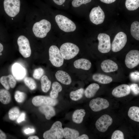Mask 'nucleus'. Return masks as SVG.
<instances>
[{
  "mask_svg": "<svg viewBox=\"0 0 139 139\" xmlns=\"http://www.w3.org/2000/svg\"><path fill=\"white\" fill-rule=\"evenodd\" d=\"M39 110L41 113L45 115L46 118L48 120L50 119L55 115V110L52 106L44 105L40 106L39 108Z\"/></svg>",
  "mask_w": 139,
  "mask_h": 139,
  "instance_id": "obj_21",
  "label": "nucleus"
},
{
  "mask_svg": "<svg viewBox=\"0 0 139 139\" xmlns=\"http://www.w3.org/2000/svg\"><path fill=\"white\" fill-rule=\"evenodd\" d=\"M92 0H73L72 5L74 7L80 6L82 4H86L90 2Z\"/></svg>",
  "mask_w": 139,
  "mask_h": 139,
  "instance_id": "obj_38",
  "label": "nucleus"
},
{
  "mask_svg": "<svg viewBox=\"0 0 139 139\" xmlns=\"http://www.w3.org/2000/svg\"><path fill=\"white\" fill-rule=\"evenodd\" d=\"M112 122V119L109 115H104L102 116L97 120L95 125L99 131L104 132L107 130Z\"/></svg>",
  "mask_w": 139,
  "mask_h": 139,
  "instance_id": "obj_13",
  "label": "nucleus"
},
{
  "mask_svg": "<svg viewBox=\"0 0 139 139\" xmlns=\"http://www.w3.org/2000/svg\"><path fill=\"white\" fill-rule=\"evenodd\" d=\"M3 45L0 43V53L2 52L3 50Z\"/></svg>",
  "mask_w": 139,
  "mask_h": 139,
  "instance_id": "obj_48",
  "label": "nucleus"
},
{
  "mask_svg": "<svg viewBox=\"0 0 139 139\" xmlns=\"http://www.w3.org/2000/svg\"><path fill=\"white\" fill-rule=\"evenodd\" d=\"M92 78L94 81L104 84L109 83L112 81V78L110 76L100 73L94 74Z\"/></svg>",
  "mask_w": 139,
  "mask_h": 139,
  "instance_id": "obj_22",
  "label": "nucleus"
},
{
  "mask_svg": "<svg viewBox=\"0 0 139 139\" xmlns=\"http://www.w3.org/2000/svg\"><path fill=\"white\" fill-rule=\"evenodd\" d=\"M73 65L76 68L86 70H89L91 66V63L89 60L83 58L75 60L74 62Z\"/></svg>",
  "mask_w": 139,
  "mask_h": 139,
  "instance_id": "obj_20",
  "label": "nucleus"
},
{
  "mask_svg": "<svg viewBox=\"0 0 139 139\" xmlns=\"http://www.w3.org/2000/svg\"><path fill=\"white\" fill-rule=\"evenodd\" d=\"M49 60L54 66L59 67L63 65L64 58L57 46L54 45L51 46L49 48Z\"/></svg>",
  "mask_w": 139,
  "mask_h": 139,
  "instance_id": "obj_5",
  "label": "nucleus"
},
{
  "mask_svg": "<svg viewBox=\"0 0 139 139\" xmlns=\"http://www.w3.org/2000/svg\"><path fill=\"white\" fill-rule=\"evenodd\" d=\"M89 139L88 136L85 134H83L82 135L79 136L76 139Z\"/></svg>",
  "mask_w": 139,
  "mask_h": 139,
  "instance_id": "obj_45",
  "label": "nucleus"
},
{
  "mask_svg": "<svg viewBox=\"0 0 139 139\" xmlns=\"http://www.w3.org/2000/svg\"><path fill=\"white\" fill-rule=\"evenodd\" d=\"M45 139H61L63 138V129L61 123L59 121L55 122L50 128L43 134Z\"/></svg>",
  "mask_w": 139,
  "mask_h": 139,
  "instance_id": "obj_2",
  "label": "nucleus"
},
{
  "mask_svg": "<svg viewBox=\"0 0 139 139\" xmlns=\"http://www.w3.org/2000/svg\"><path fill=\"white\" fill-rule=\"evenodd\" d=\"M139 73L138 71L131 72L130 74V77L131 79L134 81H138Z\"/></svg>",
  "mask_w": 139,
  "mask_h": 139,
  "instance_id": "obj_40",
  "label": "nucleus"
},
{
  "mask_svg": "<svg viewBox=\"0 0 139 139\" xmlns=\"http://www.w3.org/2000/svg\"><path fill=\"white\" fill-rule=\"evenodd\" d=\"M66 0H53L54 2L56 4L61 5L65 2Z\"/></svg>",
  "mask_w": 139,
  "mask_h": 139,
  "instance_id": "obj_43",
  "label": "nucleus"
},
{
  "mask_svg": "<svg viewBox=\"0 0 139 139\" xmlns=\"http://www.w3.org/2000/svg\"><path fill=\"white\" fill-rule=\"evenodd\" d=\"M19 51L23 56L25 58L29 57L31 54V49L29 41L25 37L21 35L17 40Z\"/></svg>",
  "mask_w": 139,
  "mask_h": 139,
  "instance_id": "obj_8",
  "label": "nucleus"
},
{
  "mask_svg": "<svg viewBox=\"0 0 139 139\" xmlns=\"http://www.w3.org/2000/svg\"><path fill=\"white\" fill-rule=\"evenodd\" d=\"M6 137L7 136L5 133L0 129V139H5Z\"/></svg>",
  "mask_w": 139,
  "mask_h": 139,
  "instance_id": "obj_44",
  "label": "nucleus"
},
{
  "mask_svg": "<svg viewBox=\"0 0 139 139\" xmlns=\"http://www.w3.org/2000/svg\"><path fill=\"white\" fill-rule=\"evenodd\" d=\"M84 92V90L82 88L79 89L75 91H72L70 93V97L73 101L78 100L82 97Z\"/></svg>",
  "mask_w": 139,
  "mask_h": 139,
  "instance_id": "obj_31",
  "label": "nucleus"
},
{
  "mask_svg": "<svg viewBox=\"0 0 139 139\" xmlns=\"http://www.w3.org/2000/svg\"><path fill=\"white\" fill-rule=\"evenodd\" d=\"M131 92L129 86L126 84H122L115 88L112 90V94L115 97L121 98L129 94Z\"/></svg>",
  "mask_w": 139,
  "mask_h": 139,
  "instance_id": "obj_15",
  "label": "nucleus"
},
{
  "mask_svg": "<svg viewBox=\"0 0 139 139\" xmlns=\"http://www.w3.org/2000/svg\"><path fill=\"white\" fill-rule=\"evenodd\" d=\"M104 13L100 6L92 8L89 15L90 19L93 23L97 25L102 23L105 19Z\"/></svg>",
  "mask_w": 139,
  "mask_h": 139,
  "instance_id": "obj_11",
  "label": "nucleus"
},
{
  "mask_svg": "<svg viewBox=\"0 0 139 139\" xmlns=\"http://www.w3.org/2000/svg\"><path fill=\"white\" fill-rule=\"evenodd\" d=\"M20 112V110L18 107H15L12 108L8 111L9 118L12 120H15L19 116Z\"/></svg>",
  "mask_w": 139,
  "mask_h": 139,
  "instance_id": "obj_33",
  "label": "nucleus"
},
{
  "mask_svg": "<svg viewBox=\"0 0 139 139\" xmlns=\"http://www.w3.org/2000/svg\"><path fill=\"white\" fill-rule=\"evenodd\" d=\"M11 100V95L8 90L4 89H0V102L4 105L10 103Z\"/></svg>",
  "mask_w": 139,
  "mask_h": 139,
  "instance_id": "obj_26",
  "label": "nucleus"
},
{
  "mask_svg": "<svg viewBox=\"0 0 139 139\" xmlns=\"http://www.w3.org/2000/svg\"><path fill=\"white\" fill-rule=\"evenodd\" d=\"M139 108L136 106L131 107L128 111V115L131 119L139 122Z\"/></svg>",
  "mask_w": 139,
  "mask_h": 139,
  "instance_id": "obj_27",
  "label": "nucleus"
},
{
  "mask_svg": "<svg viewBox=\"0 0 139 139\" xmlns=\"http://www.w3.org/2000/svg\"><path fill=\"white\" fill-rule=\"evenodd\" d=\"M101 2L106 4H109L113 3L116 0H100Z\"/></svg>",
  "mask_w": 139,
  "mask_h": 139,
  "instance_id": "obj_46",
  "label": "nucleus"
},
{
  "mask_svg": "<svg viewBox=\"0 0 139 139\" xmlns=\"http://www.w3.org/2000/svg\"><path fill=\"white\" fill-rule=\"evenodd\" d=\"M56 22L59 28L66 32L74 31L76 29L75 24L70 19L62 15H56L55 17Z\"/></svg>",
  "mask_w": 139,
  "mask_h": 139,
  "instance_id": "obj_4",
  "label": "nucleus"
},
{
  "mask_svg": "<svg viewBox=\"0 0 139 139\" xmlns=\"http://www.w3.org/2000/svg\"><path fill=\"white\" fill-rule=\"evenodd\" d=\"M89 105L92 110L97 112L107 108L109 106V103L106 99L97 98L91 100Z\"/></svg>",
  "mask_w": 139,
  "mask_h": 139,
  "instance_id": "obj_14",
  "label": "nucleus"
},
{
  "mask_svg": "<svg viewBox=\"0 0 139 139\" xmlns=\"http://www.w3.org/2000/svg\"><path fill=\"white\" fill-rule=\"evenodd\" d=\"M100 88L99 85L96 83H93L89 85L84 91L85 97L88 98L93 97Z\"/></svg>",
  "mask_w": 139,
  "mask_h": 139,
  "instance_id": "obj_23",
  "label": "nucleus"
},
{
  "mask_svg": "<svg viewBox=\"0 0 139 139\" xmlns=\"http://www.w3.org/2000/svg\"><path fill=\"white\" fill-rule=\"evenodd\" d=\"M125 63L127 67L130 69L133 68L138 65L139 64V51H130L126 56Z\"/></svg>",
  "mask_w": 139,
  "mask_h": 139,
  "instance_id": "obj_12",
  "label": "nucleus"
},
{
  "mask_svg": "<svg viewBox=\"0 0 139 139\" xmlns=\"http://www.w3.org/2000/svg\"><path fill=\"white\" fill-rule=\"evenodd\" d=\"M44 73V70L42 68H37L34 71L33 76L36 79H39L43 75Z\"/></svg>",
  "mask_w": 139,
  "mask_h": 139,
  "instance_id": "obj_36",
  "label": "nucleus"
},
{
  "mask_svg": "<svg viewBox=\"0 0 139 139\" xmlns=\"http://www.w3.org/2000/svg\"><path fill=\"white\" fill-rule=\"evenodd\" d=\"M25 114L24 112H22L20 115L17 119V122L19 123L25 120Z\"/></svg>",
  "mask_w": 139,
  "mask_h": 139,
  "instance_id": "obj_41",
  "label": "nucleus"
},
{
  "mask_svg": "<svg viewBox=\"0 0 139 139\" xmlns=\"http://www.w3.org/2000/svg\"><path fill=\"white\" fill-rule=\"evenodd\" d=\"M97 38L99 41V51L103 53H107L110 51L111 49V44L109 36L106 33H100Z\"/></svg>",
  "mask_w": 139,
  "mask_h": 139,
  "instance_id": "obj_9",
  "label": "nucleus"
},
{
  "mask_svg": "<svg viewBox=\"0 0 139 139\" xmlns=\"http://www.w3.org/2000/svg\"><path fill=\"white\" fill-rule=\"evenodd\" d=\"M85 114L84 109H81L75 110L73 114L72 119L73 121L77 124H80L83 121Z\"/></svg>",
  "mask_w": 139,
  "mask_h": 139,
  "instance_id": "obj_25",
  "label": "nucleus"
},
{
  "mask_svg": "<svg viewBox=\"0 0 139 139\" xmlns=\"http://www.w3.org/2000/svg\"><path fill=\"white\" fill-rule=\"evenodd\" d=\"M102 70L106 73L114 72L117 70L118 68L117 64L110 59H106L103 61L101 64Z\"/></svg>",
  "mask_w": 139,
  "mask_h": 139,
  "instance_id": "obj_17",
  "label": "nucleus"
},
{
  "mask_svg": "<svg viewBox=\"0 0 139 139\" xmlns=\"http://www.w3.org/2000/svg\"><path fill=\"white\" fill-rule=\"evenodd\" d=\"M24 132L25 134H28L34 132L35 130L34 129H31L28 128L25 129Z\"/></svg>",
  "mask_w": 139,
  "mask_h": 139,
  "instance_id": "obj_42",
  "label": "nucleus"
},
{
  "mask_svg": "<svg viewBox=\"0 0 139 139\" xmlns=\"http://www.w3.org/2000/svg\"><path fill=\"white\" fill-rule=\"evenodd\" d=\"M26 97V95L25 93L19 91H16L15 93V99L17 102L19 103L23 102Z\"/></svg>",
  "mask_w": 139,
  "mask_h": 139,
  "instance_id": "obj_35",
  "label": "nucleus"
},
{
  "mask_svg": "<svg viewBox=\"0 0 139 139\" xmlns=\"http://www.w3.org/2000/svg\"><path fill=\"white\" fill-rule=\"evenodd\" d=\"M51 27L49 22L46 20L42 19L34 24L32 31L36 37L43 38L46 36L50 30Z\"/></svg>",
  "mask_w": 139,
  "mask_h": 139,
  "instance_id": "obj_1",
  "label": "nucleus"
},
{
  "mask_svg": "<svg viewBox=\"0 0 139 139\" xmlns=\"http://www.w3.org/2000/svg\"><path fill=\"white\" fill-rule=\"evenodd\" d=\"M3 4L5 12L11 17L15 16L20 11V0H4Z\"/></svg>",
  "mask_w": 139,
  "mask_h": 139,
  "instance_id": "obj_6",
  "label": "nucleus"
},
{
  "mask_svg": "<svg viewBox=\"0 0 139 139\" xmlns=\"http://www.w3.org/2000/svg\"><path fill=\"white\" fill-rule=\"evenodd\" d=\"M12 19L13 20V18H12Z\"/></svg>",
  "mask_w": 139,
  "mask_h": 139,
  "instance_id": "obj_49",
  "label": "nucleus"
},
{
  "mask_svg": "<svg viewBox=\"0 0 139 139\" xmlns=\"http://www.w3.org/2000/svg\"><path fill=\"white\" fill-rule=\"evenodd\" d=\"M12 73L14 77L17 80L23 79L26 74L24 68L20 64L16 63L12 67Z\"/></svg>",
  "mask_w": 139,
  "mask_h": 139,
  "instance_id": "obj_18",
  "label": "nucleus"
},
{
  "mask_svg": "<svg viewBox=\"0 0 139 139\" xmlns=\"http://www.w3.org/2000/svg\"><path fill=\"white\" fill-rule=\"evenodd\" d=\"M41 82L42 90L44 92H47L50 89L51 83V81L47 76L44 75L41 77Z\"/></svg>",
  "mask_w": 139,
  "mask_h": 139,
  "instance_id": "obj_30",
  "label": "nucleus"
},
{
  "mask_svg": "<svg viewBox=\"0 0 139 139\" xmlns=\"http://www.w3.org/2000/svg\"><path fill=\"white\" fill-rule=\"evenodd\" d=\"M130 31L132 36L135 39L139 40V22H134L131 24Z\"/></svg>",
  "mask_w": 139,
  "mask_h": 139,
  "instance_id": "obj_29",
  "label": "nucleus"
},
{
  "mask_svg": "<svg viewBox=\"0 0 139 139\" xmlns=\"http://www.w3.org/2000/svg\"><path fill=\"white\" fill-rule=\"evenodd\" d=\"M127 40V36L125 33L122 32H118L115 36L112 43V50L115 52L120 51L125 46Z\"/></svg>",
  "mask_w": 139,
  "mask_h": 139,
  "instance_id": "obj_7",
  "label": "nucleus"
},
{
  "mask_svg": "<svg viewBox=\"0 0 139 139\" xmlns=\"http://www.w3.org/2000/svg\"><path fill=\"white\" fill-rule=\"evenodd\" d=\"M28 138V139H38L39 138L37 136H30Z\"/></svg>",
  "mask_w": 139,
  "mask_h": 139,
  "instance_id": "obj_47",
  "label": "nucleus"
},
{
  "mask_svg": "<svg viewBox=\"0 0 139 139\" xmlns=\"http://www.w3.org/2000/svg\"><path fill=\"white\" fill-rule=\"evenodd\" d=\"M33 105L35 106L44 105L54 106L58 103V101L49 97L43 95H38L34 97L32 100Z\"/></svg>",
  "mask_w": 139,
  "mask_h": 139,
  "instance_id": "obj_10",
  "label": "nucleus"
},
{
  "mask_svg": "<svg viewBox=\"0 0 139 139\" xmlns=\"http://www.w3.org/2000/svg\"><path fill=\"white\" fill-rule=\"evenodd\" d=\"M0 82L5 89L7 90H9L10 88H14L16 83L14 78L11 74L2 76L0 78Z\"/></svg>",
  "mask_w": 139,
  "mask_h": 139,
  "instance_id": "obj_16",
  "label": "nucleus"
},
{
  "mask_svg": "<svg viewBox=\"0 0 139 139\" xmlns=\"http://www.w3.org/2000/svg\"><path fill=\"white\" fill-rule=\"evenodd\" d=\"M111 138V139H124V134L120 130H116L112 133Z\"/></svg>",
  "mask_w": 139,
  "mask_h": 139,
  "instance_id": "obj_37",
  "label": "nucleus"
},
{
  "mask_svg": "<svg viewBox=\"0 0 139 139\" xmlns=\"http://www.w3.org/2000/svg\"><path fill=\"white\" fill-rule=\"evenodd\" d=\"M52 89L50 95L51 98L56 99L58 96V93L62 90V87L58 82H55L53 83L52 85Z\"/></svg>",
  "mask_w": 139,
  "mask_h": 139,
  "instance_id": "obj_28",
  "label": "nucleus"
},
{
  "mask_svg": "<svg viewBox=\"0 0 139 139\" xmlns=\"http://www.w3.org/2000/svg\"><path fill=\"white\" fill-rule=\"evenodd\" d=\"M125 5L127 9L129 11H133L139 7V0H126Z\"/></svg>",
  "mask_w": 139,
  "mask_h": 139,
  "instance_id": "obj_32",
  "label": "nucleus"
},
{
  "mask_svg": "<svg viewBox=\"0 0 139 139\" xmlns=\"http://www.w3.org/2000/svg\"><path fill=\"white\" fill-rule=\"evenodd\" d=\"M55 77L62 84L68 85L72 82V79L70 75L66 72L59 70L56 73Z\"/></svg>",
  "mask_w": 139,
  "mask_h": 139,
  "instance_id": "obj_19",
  "label": "nucleus"
},
{
  "mask_svg": "<svg viewBox=\"0 0 139 139\" xmlns=\"http://www.w3.org/2000/svg\"><path fill=\"white\" fill-rule=\"evenodd\" d=\"M79 48L76 45L66 42L60 46V50L64 59L69 60L74 58L79 53Z\"/></svg>",
  "mask_w": 139,
  "mask_h": 139,
  "instance_id": "obj_3",
  "label": "nucleus"
},
{
  "mask_svg": "<svg viewBox=\"0 0 139 139\" xmlns=\"http://www.w3.org/2000/svg\"><path fill=\"white\" fill-rule=\"evenodd\" d=\"M63 136L66 139H76L79 133L77 131L68 127L63 129Z\"/></svg>",
  "mask_w": 139,
  "mask_h": 139,
  "instance_id": "obj_24",
  "label": "nucleus"
},
{
  "mask_svg": "<svg viewBox=\"0 0 139 139\" xmlns=\"http://www.w3.org/2000/svg\"><path fill=\"white\" fill-rule=\"evenodd\" d=\"M131 91L134 94L137 95L139 93V87L138 85L135 83L131 84L129 86Z\"/></svg>",
  "mask_w": 139,
  "mask_h": 139,
  "instance_id": "obj_39",
  "label": "nucleus"
},
{
  "mask_svg": "<svg viewBox=\"0 0 139 139\" xmlns=\"http://www.w3.org/2000/svg\"><path fill=\"white\" fill-rule=\"evenodd\" d=\"M25 84L31 90L35 89L37 87L36 83L35 81L32 78L26 77L24 80Z\"/></svg>",
  "mask_w": 139,
  "mask_h": 139,
  "instance_id": "obj_34",
  "label": "nucleus"
}]
</instances>
